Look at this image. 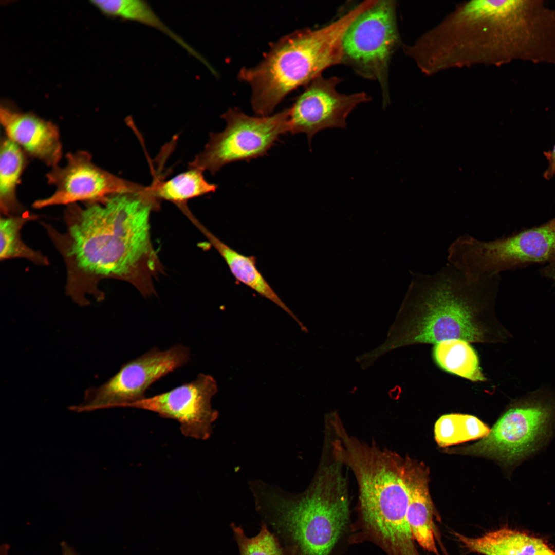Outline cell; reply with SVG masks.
<instances>
[{
	"label": "cell",
	"mask_w": 555,
	"mask_h": 555,
	"mask_svg": "<svg viewBox=\"0 0 555 555\" xmlns=\"http://www.w3.org/2000/svg\"><path fill=\"white\" fill-rule=\"evenodd\" d=\"M217 392L215 379L209 375L199 374L194 381L125 408L148 410L175 420L184 436L205 440L211 435L213 424L218 416V411L211 404L212 397Z\"/></svg>",
	"instance_id": "cell-11"
},
{
	"label": "cell",
	"mask_w": 555,
	"mask_h": 555,
	"mask_svg": "<svg viewBox=\"0 0 555 555\" xmlns=\"http://www.w3.org/2000/svg\"><path fill=\"white\" fill-rule=\"evenodd\" d=\"M203 172L198 169L189 168L187 171L169 180L154 182L150 186L151 192L159 201L165 200L177 204L214 192L217 186L207 181Z\"/></svg>",
	"instance_id": "cell-20"
},
{
	"label": "cell",
	"mask_w": 555,
	"mask_h": 555,
	"mask_svg": "<svg viewBox=\"0 0 555 555\" xmlns=\"http://www.w3.org/2000/svg\"><path fill=\"white\" fill-rule=\"evenodd\" d=\"M39 216L29 212L16 215L1 216L0 220L1 261L15 258L28 260L33 263L47 266L48 258L41 251L32 249L22 240L21 231L27 223L35 220Z\"/></svg>",
	"instance_id": "cell-21"
},
{
	"label": "cell",
	"mask_w": 555,
	"mask_h": 555,
	"mask_svg": "<svg viewBox=\"0 0 555 555\" xmlns=\"http://www.w3.org/2000/svg\"><path fill=\"white\" fill-rule=\"evenodd\" d=\"M66 159L65 166H55L46 174L47 182L55 187V192L49 197L35 201L34 208L97 200L114 194L141 192L146 188L98 166L86 151L68 153Z\"/></svg>",
	"instance_id": "cell-10"
},
{
	"label": "cell",
	"mask_w": 555,
	"mask_h": 555,
	"mask_svg": "<svg viewBox=\"0 0 555 555\" xmlns=\"http://www.w3.org/2000/svg\"><path fill=\"white\" fill-rule=\"evenodd\" d=\"M289 108L273 115L251 116L237 108L223 115L226 126L222 132L210 133L204 149L189 164V168L214 175L224 165L263 156L281 135L289 132Z\"/></svg>",
	"instance_id": "cell-7"
},
{
	"label": "cell",
	"mask_w": 555,
	"mask_h": 555,
	"mask_svg": "<svg viewBox=\"0 0 555 555\" xmlns=\"http://www.w3.org/2000/svg\"><path fill=\"white\" fill-rule=\"evenodd\" d=\"M399 43L394 1H376L354 20L343 39L342 63L365 79L377 80L385 105L390 100L389 64Z\"/></svg>",
	"instance_id": "cell-8"
},
{
	"label": "cell",
	"mask_w": 555,
	"mask_h": 555,
	"mask_svg": "<svg viewBox=\"0 0 555 555\" xmlns=\"http://www.w3.org/2000/svg\"><path fill=\"white\" fill-rule=\"evenodd\" d=\"M403 472L409 493L407 519L414 539L425 550L440 555L436 544L435 511L428 489V468L405 457Z\"/></svg>",
	"instance_id": "cell-14"
},
{
	"label": "cell",
	"mask_w": 555,
	"mask_h": 555,
	"mask_svg": "<svg viewBox=\"0 0 555 555\" xmlns=\"http://www.w3.org/2000/svg\"><path fill=\"white\" fill-rule=\"evenodd\" d=\"M337 77L320 75L305 86L289 107L288 122L291 134H306L309 143L319 131L345 128L346 118L359 104L371 100L365 92L344 94L336 90L341 82Z\"/></svg>",
	"instance_id": "cell-12"
},
{
	"label": "cell",
	"mask_w": 555,
	"mask_h": 555,
	"mask_svg": "<svg viewBox=\"0 0 555 555\" xmlns=\"http://www.w3.org/2000/svg\"><path fill=\"white\" fill-rule=\"evenodd\" d=\"M549 165L544 173V177L549 179L555 176V145L553 149L545 153Z\"/></svg>",
	"instance_id": "cell-24"
},
{
	"label": "cell",
	"mask_w": 555,
	"mask_h": 555,
	"mask_svg": "<svg viewBox=\"0 0 555 555\" xmlns=\"http://www.w3.org/2000/svg\"><path fill=\"white\" fill-rule=\"evenodd\" d=\"M540 274L555 282V258L545 264L540 270Z\"/></svg>",
	"instance_id": "cell-25"
},
{
	"label": "cell",
	"mask_w": 555,
	"mask_h": 555,
	"mask_svg": "<svg viewBox=\"0 0 555 555\" xmlns=\"http://www.w3.org/2000/svg\"><path fill=\"white\" fill-rule=\"evenodd\" d=\"M555 258V217L508 236L484 241L465 234L448 250V263L470 281Z\"/></svg>",
	"instance_id": "cell-6"
},
{
	"label": "cell",
	"mask_w": 555,
	"mask_h": 555,
	"mask_svg": "<svg viewBox=\"0 0 555 555\" xmlns=\"http://www.w3.org/2000/svg\"><path fill=\"white\" fill-rule=\"evenodd\" d=\"M500 282L499 275L470 281L449 263L432 274H414L377 354L450 339L476 343L506 339L509 334L498 323L494 308Z\"/></svg>",
	"instance_id": "cell-2"
},
{
	"label": "cell",
	"mask_w": 555,
	"mask_h": 555,
	"mask_svg": "<svg viewBox=\"0 0 555 555\" xmlns=\"http://www.w3.org/2000/svg\"><path fill=\"white\" fill-rule=\"evenodd\" d=\"M343 465L325 455L308 487L293 493L262 480L250 489L262 523L297 555H332L349 522Z\"/></svg>",
	"instance_id": "cell-3"
},
{
	"label": "cell",
	"mask_w": 555,
	"mask_h": 555,
	"mask_svg": "<svg viewBox=\"0 0 555 555\" xmlns=\"http://www.w3.org/2000/svg\"><path fill=\"white\" fill-rule=\"evenodd\" d=\"M555 427V393L540 388L510 405L488 434L451 453L484 456L514 467L538 451Z\"/></svg>",
	"instance_id": "cell-5"
},
{
	"label": "cell",
	"mask_w": 555,
	"mask_h": 555,
	"mask_svg": "<svg viewBox=\"0 0 555 555\" xmlns=\"http://www.w3.org/2000/svg\"><path fill=\"white\" fill-rule=\"evenodd\" d=\"M0 120L6 136L25 153L53 168L62 157L58 127L31 113L5 106L0 108Z\"/></svg>",
	"instance_id": "cell-13"
},
{
	"label": "cell",
	"mask_w": 555,
	"mask_h": 555,
	"mask_svg": "<svg viewBox=\"0 0 555 555\" xmlns=\"http://www.w3.org/2000/svg\"><path fill=\"white\" fill-rule=\"evenodd\" d=\"M454 534L468 551L480 555H555L542 539L507 527L478 537Z\"/></svg>",
	"instance_id": "cell-15"
},
{
	"label": "cell",
	"mask_w": 555,
	"mask_h": 555,
	"mask_svg": "<svg viewBox=\"0 0 555 555\" xmlns=\"http://www.w3.org/2000/svg\"><path fill=\"white\" fill-rule=\"evenodd\" d=\"M92 4L106 15L134 21L156 28L176 42L200 61L203 58L176 34L156 15L150 5L141 0H96Z\"/></svg>",
	"instance_id": "cell-18"
},
{
	"label": "cell",
	"mask_w": 555,
	"mask_h": 555,
	"mask_svg": "<svg viewBox=\"0 0 555 555\" xmlns=\"http://www.w3.org/2000/svg\"><path fill=\"white\" fill-rule=\"evenodd\" d=\"M433 356L437 364L448 372L473 381L485 380L477 355L467 341L450 339L438 342Z\"/></svg>",
	"instance_id": "cell-19"
},
{
	"label": "cell",
	"mask_w": 555,
	"mask_h": 555,
	"mask_svg": "<svg viewBox=\"0 0 555 555\" xmlns=\"http://www.w3.org/2000/svg\"><path fill=\"white\" fill-rule=\"evenodd\" d=\"M159 201L149 188L67 206L66 230L42 223L66 269V294L77 304L104 299L105 279L125 281L144 295L155 292L154 279L161 265L150 236V217Z\"/></svg>",
	"instance_id": "cell-1"
},
{
	"label": "cell",
	"mask_w": 555,
	"mask_h": 555,
	"mask_svg": "<svg viewBox=\"0 0 555 555\" xmlns=\"http://www.w3.org/2000/svg\"><path fill=\"white\" fill-rule=\"evenodd\" d=\"M62 555H78L74 549L69 546L66 542L61 543Z\"/></svg>",
	"instance_id": "cell-26"
},
{
	"label": "cell",
	"mask_w": 555,
	"mask_h": 555,
	"mask_svg": "<svg viewBox=\"0 0 555 555\" xmlns=\"http://www.w3.org/2000/svg\"><path fill=\"white\" fill-rule=\"evenodd\" d=\"M488 427L470 415L449 414L442 415L436 422L435 438L442 447L482 438L489 433Z\"/></svg>",
	"instance_id": "cell-22"
},
{
	"label": "cell",
	"mask_w": 555,
	"mask_h": 555,
	"mask_svg": "<svg viewBox=\"0 0 555 555\" xmlns=\"http://www.w3.org/2000/svg\"><path fill=\"white\" fill-rule=\"evenodd\" d=\"M200 230L226 262L232 274L238 281L251 288L262 297L269 299L290 316L301 329L305 326L285 305L258 270L253 256L243 255L228 246L201 225Z\"/></svg>",
	"instance_id": "cell-16"
},
{
	"label": "cell",
	"mask_w": 555,
	"mask_h": 555,
	"mask_svg": "<svg viewBox=\"0 0 555 555\" xmlns=\"http://www.w3.org/2000/svg\"><path fill=\"white\" fill-rule=\"evenodd\" d=\"M230 527L239 555H297L293 548L283 545L264 523L258 533L252 537L247 535L242 527L234 523L230 524Z\"/></svg>",
	"instance_id": "cell-23"
},
{
	"label": "cell",
	"mask_w": 555,
	"mask_h": 555,
	"mask_svg": "<svg viewBox=\"0 0 555 555\" xmlns=\"http://www.w3.org/2000/svg\"><path fill=\"white\" fill-rule=\"evenodd\" d=\"M370 6L369 1H363L325 26L301 29L281 37L257 65L240 70L238 79L251 88L254 112L257 116L271 115L290 92L342 63L344 34Z\"/></svg>",
	"instance_id": "cell-4"
},
{
	"label": "cell",
	"mask_w": 555,
	"mask_h": 555,
	"mask_svg": "<svg viewBox=\"0 0 555 555\" xmlns=\"http://www.w3.org/2000/svg\"><path fill=\"white\" fill-rule=\"evenodd\" d=\"M190 358L189 349L183 345H175L165 350L154 347L124 364L101 386L87 390L82 402L70 409L83 412L125 408L145 398V393L152 384L187 364Z\"/></svg>",
	"instance_id": "cell-9"
},
{
	"label": "cell",
	"mask_w": 555,
	"mask_h": 555,
	"mask_svg": "<svg viewBox=\"0 0 555 555\" xmlns=\"http://www.w3.org/2000/svg\"><path fill=\"white\" fill-rule=\"evenodd\" d=\"M0 209L2 215H20L25 208L17 199L16 189L26 165L24 151L7 136L1 142Z\"/></svg>",
	"instance_id": "cell-17"
}]
</instances>
